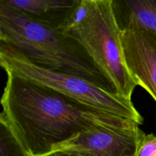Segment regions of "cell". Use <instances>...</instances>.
I'll return each mask as SVG.
<instances>
[{
  "label": "cell",
  "mask_w": 156,
  "mask_h": 156,
  "mask_svg": "<svg viewBox=\"0 0 156 156\" xmlns=\"http://www.w3.org/2000/svg\"><path fill=\"white\" fill-rule=\"evenodd\" d=\"M29 18L61 29L82 0H1Z\"/></svg>",
  "instance_id": "cell-7"
},
{
  "label": "cell",
  "mask_w": 156,
  "mask_h": 156,
  "mask_svg": "<svg viewBox=\"0 0 156 156\" xmlns=\"http://www.w3.org/2000/svg\"><path fill=\"white\" fill-rule=\"evenodd\" d=\"M144 135L140 126H99L63 143L54 152L64 151L80 156H136Z\"/></svg>",
  "instance_id": "cell-5"
},
{
  "label": "cell",
  "mask_w": 156,
  "mask_h": 156,
  "mask_svg": "<svg viewBox=\"0 0 156 156\" xmlns=\"http://www.w3.org/2000/svg\"><path fill=\"white\" fill-rule=\"evenodd\" d=\"M0 41L37 66L78 76L105 91L118 94L111 79L77 41L1 0Z\"/></svg>",
  "instance_id": "cell-2"
},
{
  "label": "cell",
  "mask_w": 156,
  "mask_h": 156,
  "mask_svg": "<svg viewBox=\"0 0 156 156\" xmlns=\"http://www.w3.org/2000/svg\"><path fill=\"white\" fill-rule=\"evenodd\" d=\"M62 152H63V151H62ZM65 155H66V152H65Z\"/></svg>",
  "instance_id": "cell-12"
},
{
  "label": "cell",
  "mask_w": 156,
  "mask_h": 156,
  "mask_svg": "<svg viewBox=\"0 0 156 156\" xmlns=\"http://www.w3.org/2000/svg\"><path fill=\"white\" fill-rule=\"evenodd\" d=\"M126 66L138 85L156 101V35L146 30L120 34Z\"/></svg>",
  "instance_id": "cell-6"
},
{
  "label": "cell",
  "mask_w": 156,
  "mask_h": 156,
  "mask_svg": "<svg viewBox=\"0 0 156 156\" xmlns=\"http://www.w3.org/2000/svg\"><path fill=\"white\" fill-rule=\"evenodd\" d=\"M62 33L77 41L111 79L117 93L131 99L138 85L126 66L111 0H82Z\"/></svg>",
  "instance_id": "cell-3"
},
{
  "label": "cell",
  "mask_w": 156,
  "mask_h": 156,
  "mask_svg": "<svg viewBox=\"0 0 156 156\" xmlns=\"http://www.w3.org/2000/svg\"><path fill=\"white\" fill-rule=\"evenodd\" d=\"M0 156H31L2 117H0Z\"/></svg>",
  "instance_id": "cell-9"
},
{
  "label": "cell",
  "mask_w": 156,
  "mask_h": 156,
  "mask_svg": "<svg viewBox=\"0 0 156 156\" xmlns=\"http://www.w3.org/2000/svg\"><path fill=\"white\" fill-rule=\"evenodd\" d=\"M120 32L146 30L156 35V0H111Z\"/></svg>",
  "instance_id": "cell-8"
},
{
  "label": "cell",
  "mask_w": 156,
  "mask_h": 156,
  "mask_svg": "<svg viewBox=\"0 0 156 156\" xmlns=\"http://www.w3.org/2000/svg\"><path fill=\"white\" fill-rule=\"evenodd\" d=\"M2 117L31 156H44L99 126H140L129 118L82 104L45 85L7 73Z\"/></svg>",
  "instance_id": "cell-1"
},
{
  "label": "cell",
  "mask_w": 156,
  "mask_h": 156,
  "mask_svg": "<svg viewBox=\"0 0 156 156\" xmlns=\"http://www.w3.org/2000/svg\"><path fill=\"white\" fill-rule=\"evenodd\" d=\"M44 156H66L65 152H62V151H56V152H53L52 153L48 154V155H46Z\"/></svg>",
  "instance_id": "cell-11"
},
{
  "label": "cell",
  "mask_w": 156,
  "mask_h": 156,
  "mask_svg": "<svg viewBox=\"0 0 156 156\" xmlns=\"http://www.w3.org/2000/svg\"><path fill=\"white\" fill-rule=\"evenodd\" d=\"M136 156H156V136L145 134L140 140Z\"/></svg>",
  "instance_id": "cell-10"
},
{
  "label": "cell",
  "mask_w": 156,
  "mask_h": 156,
  "mask_svg": "<svg viewBox=\"0 0 156 156\" xmlns=\"http://www.w3.org/2000/svg\"><path fill=\"white\" fill-rule=\"evenodd\" d=\"M0 65L6 73L37 82L88 106L143 124V117L136 109L131 99L105 91L78 76L37 66L19 52L2 43H0Z\"/></svg>",
  "instance_id": "cell-4"
}]
</instances>
